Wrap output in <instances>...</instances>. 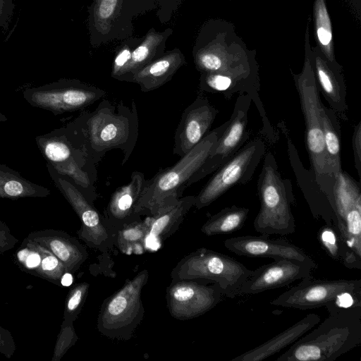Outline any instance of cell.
<instances>
[{"label":"cell","instance_id":"obj_9","mask_svg":"<svg viewBox=\"0 0 361 361\" xmlns=\"http://www.w3.org/2000/svg\"><path fill=\"white\" fill-rule=\"evenodd\" d=\"M252 270L226 255L200 247L182 258L171 270V279H202L216 283L224 295L234 298Z\"/></svg>","mask_w":361,"mask_h":361},{"label":"cell","instance_id":"obj_30","mask_svg":"<svg viewBox=\"0 0 361 361\" xmlns=\"http://www.w3.org/2000/svg\"><path fill=\"white\" fill-rule=\"evenodd\" d=\"M317 238L322 248L332 259L339 262L348 269H361V258L348 250L332 226H322L318 231Z\"/></svg>","mask_w":361,"mask_h":361},{"label":"cell","instance_id":"obj_6","mask_svg":"<svg viewBox=\"0 0 361 361\" xmlns=\"http://www.w3.org/2000/svg\"><path fill=\"white\" fill-rule=\"evenodd\" d=\"M294 79L305 120L306 148L310 169L332 208L336 179L331 175L327 166L321 123L322 102L310 63L305 64L302 72L295 75Z\"/></svg>","mask_w":361,"mask_h":361},{"label":"cell","instance_id":"obj_3","mask_svg":"<svg viewBox=\"0 0 361 361\" xmlns=\"http://www.w3.org/2000/svg\"><path fill=\"white\" fill-rule=\"evenodd\" d=\"M228 124V120L209 133L174 165L160 169L145 186L135 207L137 214L152 216L182 197L189 179L204 163Z\"/></svg>","mask_w":361,"mask_h":361},{"label":"cell","instance_id":"obj_38","mask_svg":"<svg viewBox=\"0 0 361 361\" xmlns=\"http://www.w3.org/2000/svg\"><path fill=\"white\" fill-rule=\"evenodd\" d=\"M78 337L73 323L63 322V328L59 336V344L57 345L56 355L61 357L65 352L72 346L77 341Z\"/></svg>","mask_w":361,"mask_h":361},{"label":"cell","instance_id":"obj_2","mask_svg":"<svg viewBox=\"0 0 361 361\" xmlns=\"http://www.w3.org/2000/svg\"><path fill=\"white\" fill-rule=\"evenodd\" d=\"M326 308L329 316L276 361H333L361 343V307Z\"/></svg>","mask_w":361,"mask_h":361},{"label":"cell","instance_id":"obj_42","mask_svg":"<svg viewBox=\"0 0 361 361\" xmlns=\"http://www.w3.org/2000/svg\"><path fill=\"white\" fill-rule=\"evenodd\" d=\"M7 120L8 118H6V116L0 112V122H4L6 121Z\"/></svg>","mask_w":361,"mask_h":361},{"label":"cell","instance_id":"obj_35","mask_svg":"<svg viewBox=\"0 0 361 361\" xmlns=\"http://www.w3.org/2000/svg\"><path fill=\"white\" fill-rule=\"evenodd\" d=\"M37 244L39 246L42 258L35 271L54 282L61 283L63 275L68 272L65 267L54 255L42 245Z\"/></svg>","mask_w":361,"mask_h":361},{"label":"cell","instance_id":"obj_19","mask_svg":"<svg viewBox=\"0 0 361 361\" xmlns=\"http://www.w3.org/2000/svg\"><path fill=\"white\" fill-rule=\"evenodd\" d=\"M146 182L144 173L135 171L131 173L130 181L118 188L111 195L103 216L116 233L123 227L142 219L135 212V207Z\"/></svg>","mask_w":361,"mask_h":361},{"label":"cell","instance_id":"obj_7","mask_svg":"<svg viewBox=\"0 0 361 361\" xmlns=\"http://www.w3.org/2000/svg\"><path fill=\"white\" fill-rule=\"evenodd\" d=\"M148 279L149 271L142 270L104 301L97 321L101 334L116 340L132 338L145 317L141 294Z\"/></svg>","mask_w":361,"mask_h":361},{"label":"cell","instance_id":"obj_27","mask_svg":"<svg viewBox=\"0 0 361 361\" xmlns=\"http://www.w3.org/2000/svg\"><path fill=\"white\" fill-rule=\"evenodd\" d=\"M321 123L323 132L327 166L335 178L342 170L341 164V127L337 114L322 103ZM336 179V178H335Z\"/></svg>","mask_w":361,"mask_h":361},{"label":"cell","instance_id":"obj_31","mask_svg":"<svg viewBox=\"0 0 361 361\" xmlns=\"http://www.w3.org/2000/svg\"><path fill=\"white\" fill-rule=\"evenodd\" d=\"M148 234L147 219H140L118 231L114 246L126 255H142L147 248Z\"/></svg>","mask_w":361,"mask_h":361},{"label":"cell","instance_id":"obj_26","mask_svg":"<svg viewBox=\"0 0 361 361\" xmlns=\"http://www.w3.org/2000/svg\"><path fill=\"white\" fill-rule=\"evenodd\" d=\"M169 28L164 32L150 29L133 50L131 58L123 68L118 80L130 82L131 76L137 71L160 57L165 51V43L171 35Z\"/></svg>","mask_w":361,"mask_h":361},{"label":"cell","instance_id":"obj_8","mask_svg":"<svg viewBox=\"0 0 361 361\" xmlns=\"http://www.w3.org/2000/svg\"><path fill=\"white\" fill-rule=\"evenodd\" d=\"M271 304L302 310L322 306L361 307V280L314 279L310 276L279 295Z\"/></svg>","mask_w":361,"mask_h":361},{"label":"cell","instance_id":"obj_20","mask_svg":"<svg viewBox=\"0 0 361 361\" xmlns=\"http://www.w3.org/2000/svg\"><path fill=\"white\" fill-rule=\"evenodd\" d=\"M288 157L298 185L310 209L313 217L334 227L335 216L330 202L315 179L311 169H306L292 140L287 139Z\"/></svg>","mask_w":361,"mask_h":361},{"label":"cell","instance_id":"obj_37","mask_svg":"<svg viewBox=\"0 0 361 361\" xmlns=\"http://www.w3.org/2000/svg\"><path fill=\"white\" fill-rule=\"evenodd\" d=\"M30 248L25 247L17 253L19 262L27 270L36 271L41 262V253L38 245L32 242L27 243Z\"/></svg>","mask_w":361,"mask_h":361},{"label":"cell","instance_id":"obj_39","mask_svg":"<svg viewBox=\"0 0 361 361\" xmlns=\"http://www.w3.org/2000/svg\"><path fill=\"white\" fill-rule=\"evenodd\" d=\"M352 147L355 167L359 178H361V121L354 127L352 136Z\"/></svg>","mask_w":361,"mask_h":361},{"label":"cell","instance_id":"obj_16","mask_svg":"<svg viewBox=\"0 0 361 361\" xmlns=\"http://www.w3.org/2000/svg\"><path fill=\"white\" fill-rule=\"evenodd\" d=\"M313 266L286 258H277L255 270L243 283L238 295H253L288 286L312 276Z\"/></svg>","mask_w":361,"mask_h":361},{"label":"cell","instance_id":"obj_33","mask_svg":"<svg viewBox=\"0 0 361 361\" xmlns=\"http://www.w3.org/2000/svg\"><path fill=\"white\" fill-rule=\"evenodd\" d=\"M90 284L81 282L75 284L70 290L65 306L64 322L73 323L80 314L85 302Z\"/></svg>","mask_w":361,"mask_h":361},{"label":"cell","instance_id":"obj_23","mask_svg":"<svg viewBox=\"0 0 361 361\" xmlns=\"http://www.w3.org/2000/svg\"><path fill=\"white\" fill-rule=\"evenodd\" d=\"M314 73L319 92L337 115L344 119L348 109L346 87L338 66L317 56L314 60Z\"/></svg>","mask_w":361,"mask_h":361},{"label":"cell","instance_id":"obj_41","mask_svg":"<svg viewBox=\"0 0 361 361\" xmlns=\"http://www.w3.org/2000/svg\"><path fill=\"white\" fill-rule=\"evenodd\" d=\"M72 282V276L68 272H66L61 279V284L64 286H68L71 285Z\"/></svg>","mask_w":361,"mask_h":361},{"label":"cell","instance_id":"obj_17","mask_svg":"<svg viewBox=\"0 0 361 361\" xmlns=\"http://www.w3.org/2000/svg\"><path fill=\"white\" fill-rule=\"evenodd\" d=\"M219 111L199 94L182 114L174 135L173 154L183 157L208 133Z\"/></svg>","mask_w":361,"mask_h":361},{"label":"cell","instance_id":"obj_4","mask_svg":"<svg viewBox=\"0 0 361 361\" xmlns=\"http://www.w3.org/2000/svg\"><path fill=\"white\" fill-rule=\"evenodd\" d=\"M35 140L47 164L69 179L94 204L98 197L97 165L71 126L68 123L36 137Z\"/></svg>","mask_w":361,"mask_h":361},{"label":"cell","instance_id":"obj_21","mask_svg":"<svg viewBox=\"0 0 361 361\" xmlns=\"http://www.w3.org/2000/svg\"><path fill=\"white\" fill-rule=\"evenodd\" d=\"M29 239L54 255L68 272H75L87 259L86 248L75 238L60 231H44L31 234Z\"/></svg>","mask_w":361,"mask_h":361},{"label":"cell","instance_id":"obj_34","mask_svg":"<svg viewBox=\"0 0 361 361\" xmlns=\"http://www.w3.org/2000/svg\"><path fill=\"white\" fill-rule=\"evenodd\" d=\"M121 0H96L93 8V23L97 30H108L120 8Z\"/></svg>","mask_w":361,"mask_h":361},{"label":"cell","instance_id":"obj_29","mask_svg":"<svg viewBox=\"0 0 361 361\" xmlns=\"http://www.w3.org/2000/svg\"><path fill=\"white\" fill-rule=\"evenodd\" d=\"M249 212L246 207L235 205L225 207L208 219L201 231L207 236L232 233L243 226Z\"/></svg>","mask_w":361,"mask_h":361},{"label":"cell","instance_id":"obj_40","mask_svg":"<svg viewBox=\"0 0 361 361\" xmlns=\"http://www.w3.org/2000/svg\"><path fill=\"white\" fill-rule=\"evenodd\" d=\"M15 0H0V27L7 29L13 13Z\"/></svg>","mask_w":361,"mask_h":361},{"label":"cell","instance_id":"obj_25","mask_svg":"<svg viewBox=\"0 0 361 361\" xmlns=\"http://www.w3.org/2000/svg\"><path fill=\"white\" fill-rule=\"evenodd\" d=\"M195 195L181 197L161 208L152 216H147L149 234L147 243H161L174 233L185 216L195 206Z\"/></svg>","mask_w":361,"mask_h":361},{"label":"cell","instance_id":"obj_32","mask_svg":"<svg viewBox=\"0 0 361 361\" xmlns=\"http://www.w3.org/2000/svg\"><path fill=\"white\" fill-rule=\"evenodd\" d=\"M315 13L318 40L322 46L329 61L333 62L331 25L324 0L317 1Z\"/></svg>","mask_w":361,"mask_h":361},{"label":"cell","instance_id":"obj_22","mask_svg":"<svg viewBox=\"0 0 361 361\" xmlns=\"http://www.w3.org/2000/svg\"><path fill=\"white\" fill-rule=\"evenodd\" d=\"M320 321L321 318L318 314H308L286 330L255 348L236 356L231 361L264 360L293 344L317 325Z\"/></svg>","mask_w":361,"mask_h":361},{"label":"cell","instance_id":"obj_14","mask_svg":"<svg viewBox=\"0 0 361 361\" xmlns=\"http://www.w3.org/2000/svg\"><path fill=\"white\" fill-rule=\"evenodd\" d=\"M251 102L247 94H238L226 128L209 151L204 163L189 179L188 187L216 171L244 146L250 137L247 123Z\"/></svg>","mask_w":361,"mask_h":361},{"label":"cell","instance_id":"obj_10","mask_svg":"<svg viewBox=\"0 0 361 361\" xmlns=\"http://www.w3.org/2000/svg\"><path fill=\"white\" fill-rule=\"evenodd\" d=\"M265 151V144L260 138L245 144L231 160L216 171L195 195L194 207L197 209L206 207L233 186L249 183Z\"/></svg>","mask_w":361,"mask_h":361},{"label":"cell","instance_id":"obj_1","mask_svg":"<svg viewBox=\"0 0 361 361\" xmlns=\"http://www.w3.org/2000/svg\"><path fill=\"white\" fill-rule=\"evenodd\" d=\"M83 142L95 164L108 151L120 149L127 162L138 138L139 118L135 102L130 106L103 99L92 111H82L68 123Z\"/></svg>","mask_w":361,"mask_h":361},{"label":"cell","instance_id":"obj_15","mask_svg":"<svg viewBox=\"0 0 361 361\" xmlns=\"http://www.w3.org/2000/svg\"><path fill=\"white\" fill-rule=\"evenodd\" d=\"M223 291L216 283L202 279H171L166 288V306L178 320L198 317L221 300Z\"/></svg>","mask_w":361,"mask_h":361},{"label":"cell","instance_id":"obj_12","mask_svg":"<svg viewBox=\"0 0 361 361\" xmlns=\"http://www.w3.org/2000/svg\"><path fill=\"white\" fill-rule=\"evenodd\" d=\"M105 94L104 90L76 79H61L23 91L24 99L31 106L48 110L55 116L83 110Z\"/></svg>","mask_w":361,"mask_h":361},{"label":"cell","instance_id":"obj_13","mask_svg":"<svg viewBox=\"0 0 361 361\" xmlns=\"http://www.w3.org/2000/svg\"><path fill=\"white\" fill-rule=\"evenodd\" d=\"M334 188L333 227L349 251L361 258V190L346 171L336 176Z\"/></svg>","mask_w":361,"mask_h":361},{"label":"cell","instance_id":"obj_11","mask_svg":"<svg viewBox=\"0 0 361 361\" xmlns=\"http://www.w3.org/2000/svg\"><path fill=\"white\" fill-rule=\"evenodd\" d=\"M47 166L54 185L80 218L81 226L78 231V237L90 249L102 252L111 250L114 247L116 232L69 179L59 174L49 164Z\"/></svg>","mask_w":361,"mask_h":361},{"label":"cell","instance_id":"obj_36","mask_svg":"<svg viewBox=\"0 0 361 361\" xmlns=\"http://www.w3.org/2000/svg\"><path fill=\"white\" fill-rule=\"evenodd\" d=\"M140 39L126 41L116 54L111 70V77L118 80L123 68L129 62L135 48L140 44Z\"/></svg>","mask_w":361,"mask_h":361},{"label":"cell","instance_id":"obj_18","mask_svg":"<svg viewBox=\"0 0 361 361\" xmlns=\"http://www.w3.org/2000/svg\"><path fill=\"white\" fill-rule=\"evenodd\" d=\"M224 246L239 256L286 258L302 262L317 268L314 261L299 247L284 239H271L269 235H241L226 239Z\"/></svg>","mask_w":361,"mask_h":361},{"label":"cell","instance_id":"obj_24","mask_svg":"<svg viewBox=\"0 0 361 361\" xmlns=\"http://www.w3.org/2000/svg\"><path fill=\"white\" fill-rule=\"evenodd\" d=\"M185 63V56L179 49L175 48L165 51L160 57L135 72L130 82L138 84L142 92H149L169 82Z\"/></svg>","mask_w":361,"mask_h":361},{"label":"cell","instance_id":"obj_28","mask_svg":"<svg viewBox=\"0 0 361 361\" xmlns=\"http://www.w3.org/2000/svg\"><path fill=\"white\" fill-rule=\"evenodd\" d=\"M50 193L48 188L25 179L18 171L0 164V197H43Z\"/></svg>","mask_w":361,"mask_h":361},{"label":"cell","instance_id":"obj_5","mask_svg":"<svg viewBox=\"0 0 361 361\" xmlns=\"http://www.w3.org/2000/svg\"><path fill=\"white\" fill-rule=\"evenodd\" d=\"M257 181L260 209L253 226L262 235H286L295 231L291 204L295 197L290 180L282 178L273 154H264Z\"/></svg>","mask_w":361,"mask_h":361}]
</instances>
